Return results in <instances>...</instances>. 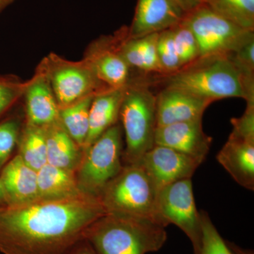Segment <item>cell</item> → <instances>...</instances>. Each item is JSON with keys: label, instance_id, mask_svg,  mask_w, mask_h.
Masks as SVG:
<instances>
[{"label": "cell", "instance_id": "6da1fadb", "mask_svg": "<svg viewBox=\"0 0 254 254\" xmlns=\"http://www.w3.org/2000/svg\"><path fill=\"white\" fill-rule=\"evenodd\" d=\"M106 213L99 198L86 194L0 205V252L68 254Z\"/></svg>", "mask_w": 254, "mask_h": 254}, {"label": "cell", "instance_id": "7a4b0ae2", "mask_svg": "<svg viewBox=\"0 0 254 254\" xmlns=\"http://www.w3.org/2000/svg\"><path fill=\"white\" fill-rule=\"evenodd\" d=\"M168 239L165 227L145 217L106 213L87 229L84 240L96 254L156 252Z\"/></svg>", "mask_w": 254, "mask_h": 254}, {"label": "cell", "instance_id": "3957f363", "mask_svg": "<svg viewBox=\"0 0 254 254\" xmlns=\"http://www.w3.org/2000/svg\"><path fill=\"white\" fill-rule=\"evenodd\" d=\"M166 87L213 102L228 98L246 99L240 75L227 56L200 58L168 75Z\"/></svg>", "mask_w": 254, "mask_h": 254}, {"label": "cell", "instance_id": "277c9868", "mask_svg": "<svg viewBox=\"0 0 254 254\" xmlns=\"http://www.w3.org/2000/svg\"><path fill=\"white\" fill-rule=\"evenodd\" d=\"M125 131V165L138 163L155 145L157 128L156 97L142 83H128L120 111Z\"/></svg>", "mask_w": 254, "mask_h": 254}, {"label": "cell", "instance_id": "5b68a950", "mask_svg": "<svg viewBox=\"0 0 254 254\" xmlns=\"http://www.w3.org/2000/svg\"><path fill=\"white\" fill-rule=\"evenodd\" d=\"M158 190L138 163L124 165L101 192L107 213L145 217L153 220Z\"/></svg>", "mask_w": 254, "mask_h": 254}, {"label": "cell", "instance_id": "8992f818", "mask_svg": "<svg viewBox=\"0 0 254 254\" xmlns=\"http://www.w3.org/2000/svg\"><path fill=\"white\" fill-rule=\"evenodd\" d=\"M123 128L118 123L83 151L75 173L82 193L99 198L105 186L123 169Z\"/></svg>", "mask_w": 254, "mask_h": 254}, {"label": "cell", "instance_id": "52a82bcc", "mask_svg": "<svg viewBox=\"0 0 254 254\" xmlns=\"http://www.w3.org/2000/svg\"><path fill=\"white\" fill-rule=\"evenodd\" d=\"M182 22L195 36L199 59L227 56L254 39V31L240 27L222 17L206 4L187 13Z\"/></svg>", "mask_w": 254, "mask_h": 254}, {"label": "cell", "instance_id": "ba28073f", "mask_svg": "<svg viewBox=\"0 0 254 254\" xmlns=\"http://www.w3.org/2000/svg\"><path fill=\"white\" fill-rule=\"evenodd\" d=\"M42 63L60 110L110 89L98 79L84 58L81 61L71 62L51 53Z\"/></svg>", "mask_w": 254, "mask_h": 254}, {"label": "cell", "instance_id": "9c48e42d", "mask_svg": "<svg viewBox=\"0 0 254 254\" xmlns=\"http://www.w3.org/2000/svg\"><path fill=\"white\" fill-rule=\"evenodd\" d=\"M153 220L166 228L176 225L186 234L194 254H198L201 242V218L195 206L190 179L179 180L158 190Z\"/></svg>", "mask_w": 254, "mask_h": 254}, {"label": "cell", "instance_id": "30bf717a", "mask_svg": "<svg viewBox=\"0 0 254 254\" xmlns=\"http://www.w3.org/2000/svg\"><path fill=\"white\" fill-rule=\"evenodd\" d=\"M138 163L148 174L158 190L173 182L191 178L201 164L189 155L156 145Z\"/></svg>", "mask_w": 254, "mask_h": 254}, {"label": "cell", "instance_id": "8fae6325", "mask_svg": "<svg viewBox=\"0 0 254 254\" xmlns=\"http://www.w3.org/2000/svg\"><path fill=\"white\" fill-rule=\"evenodd\" d=\"M121 30L115 36L104 37L91 45L84 59L91 65L97 77L109 88H119L130 82V66L119 50Z\"/></svg>", "mask_w": 254, "mask_h": 254}, {"label": "cell", "instance_id": "7c38bea8", "mask_svg": "<svg viewBox=\"0 0 254 254\" xmlns=\"http://www.w3.org/2000/svg\"><path fill=\"white\" fill-rule=\"evenodd\" d=\"M185 14L175 0H137L127 37L141 38L170 29L181 23Z\"/></svg>", "mask_w": 254, "mask_h": 254}, {"label": "cell", "instance_id": "4fadbf2b", "mask_svg": "<svg viewBox=\"0 0 254 254\" xmlns=\"http://www.w3.org/2000/svg\"><path fill=\"white\" fill-rule=\"evenodd\" d=\"M212 138L204 133L202 119L157 127L155 145L168 147L200 163L208 155Z\"/></svg>", "mask_w": 254, "mask_h": 254}, {"label": "cell", "instance_id": "5bb4252c", "mask_svg": "<svg viewBox=\"0 0 254 254\" xmlns=\"http://www.w3.org/2000/svg\"><path fill=\"white\" fill-rule=\"evenodd\" d=\"M156 97L157 127L202 119L211 102L166 87Z\"/></svg>", "mask_w": 254, "mask_h": 254}, {"label": "cell", "instance_id": "9a60e30c", "mask_svg": "<svg viewBox=\"0 0 254 254\" xmlns=\"http://www.w3.org/2000/svg\"><path fill=\"white\" fill-rule=\"evenodd\" d=\"M26 123L44 127L60 120V108L43 63L25 92Z\"/></svg>", "mask_w": 254, "mask_h": 254}, {"label": "cell", "instance_id": "2e32d148", "mask_svg": "<svg viewBox=\"0 0 254 254\" xmlns=\"http://www.w3.org/2000/svg\"><path fill=\"white\" fill-rule=\"evenodd\" d=\"M6 205H21L39 199L38 173L18 154L0 171Z\"/></svg>", "mask_w": 254, "mask_h": 254}, {"label": "cell", "instance_id": "e0dca14e", "mask_svg": "<svg viewBox=\"0 0 254 254\" xmlns=\"http://www.w3.org/2000/svg\"><path fill=\"white\" fill-rule=\"evenodd\" d=\"M217 160L239 185L254 190V138L232 131Z\"/></svg>", "mask_w": 254, "mask_h": 254}, {"label": "cell", "instance_id": "ac0fdd59", "mask_svg": "<svg viewBox=\"0 0 254 254\" xmlns=\"http://www.w3.org/2000/svg\"><path fill=\"white\" fill-rule=\"evenodd\" d=\"M126 86L110 88L93 97L89 110V129L83 151L108 128L118 123Z\"/></svg>", "mask_w": 254, "mask_h": 254}, {"label": "cell", "instance_id": "d6986e66", "mask_svg": "<svg viewBox=\"0 0 254 254\" xmlns=\"http://www.w3.org/2000/svg\"><path fill=\"white\" fill-rule=\"evenodd\" d=\"M47 163L76 173L83 158V150L68 135L60 120L44 127Z\"/></svg>", "mask_w": 254, "mask_h": 254}, {"label": "cell", "instance_id": "ffe728a7", "mask_svg": "<svg viewBox=\"0 0 254 254\" xmlns=\"http://www.w3.org/2000/svg\"><path fill=\"white\" fill-rule=\"evenodd\" d=\"M158 33L128 38L127 28H122L119 50L130 68H138L145 72L165 74L157 50Z\"/></svg>", "mask_w": 254, "mask_h": 254}, {"label": "cell", "instance_id": "44dd1931", "mask_svg": "<svg viewBox=\"0 0 254 254\" xmlns=\"http://www.w3.org/2000/svg\"><path fill=\"white\" fill-rule=\"evenodd\" d=\"M37 173L39 199L63 200L84 194L73 172L47 163Z\"/></svg>", "mask_w": 254, "mask_h": 254}, {"label": "cell", "instance_id": "7402d4cb", "mask_svg": "<svg viewBox=\"0 0 254 254\" xmlns=\"http://www.w3.org/2000/svg\"><path fill=\"white\" fill-rule=\"evenodd\" d=\"M17 154L28 166L38 171L47 164V145L44 127L26 123L18 142Z\"/></svg>", "mask_w": 254, "mask_h": 254}, {"label": "cell", "instance_id": "603a6c76", "mask_svg": "<svg viewBox=\"0 0 254 254\" xmlns=\"http://www.w3.org/2000/svg\"><path fill=\"white\" fill-rule=\"evenodd\" d=\"M88 96L60 110V120L73 141L83 149L89 129V110L93 97Z\"/></svg>", "mask_w": 254, "mask_h": 254}, {"label": "cell", "instance_id": "cb8c5ba5", "mask_svg": "<svg viewBox=\"0 0 254 254\" xmlns=\"http://www.w3.org/2000/svg\"><path fill=\"white\" fill-rule=\"evenodd\" d=\"M206 4L237 26L254 31V0H207Z\"/></svg>", "mask_w": 254, "mask_h": 254}, {"label": "cell", "instance_id": "d4e9b609", "mask_svg": "<svg viewBox=\"0 0 254 254\" xmlns=\"http://www.w3.org/2000/svg\"><path fill=\"white\" fill-rule=\"evenodd\" d=\"M227 56L240 73L247 103H254V39Z\"/></svg>", "mask_w": 254, "mask_h": 254}, {"label": "cell", "instance_id": "484cf974", "mask_svg": "<svg viewBox=\"0 0 254 254\" xmlns=\"http://www.w3.org/2000/svg\"><path fill=\"white\" fill-rule=\"evenodd\" d=\"M171 31L182 68L199 59L198 43L190 28L182 21L171 28Z\"/></svg>", "mask_w": 254, "mask_h": 254}, {"label": "cell", "instance_id": "4316f807", "mask_svg": "<svg viewBox=\"0 0 254 254\" xmlns=\"http://www.w3.org/2000/svg\"><path fill=\"white\" fill-rule=\"evenodd\" d=\"M31 78L23 82L12 74H0V118L24 95Z\"/></svg>", "mask_w": 254, "mask_h": 254}, {"label": "cell", "instance_id": "83f0119b", "mask_svg": "<svg viewBox=\"0 0 254 254\" xmlns=\"http://www.w3.org/2000/svg\"><path fill=\"white\" fill-rule=\"evenodd\" d=\"M21 131V124L17 118L8 117L0 120V171L11 158Z\"/></svg>", "mask_w": 254, "mask_h": 254}, {"label": "cell", "instance_id": "f1b7e54d", "mask_svg": "<svg viewBox=\"0 0 254 254\" xmlns=\"http://www.w3.org/2000/svg\"><path fill=\"white\" fill-rule=\"evenodd\" d=\"M201 242L198 254H234L209 218L208 213L200 212Z\"/></svg>", "mask_w": 254, "mask_h": 254}, {"label": "cell", "instance_id": "f546056e", "mask_svg": "<svg viewBox=\"0 0 254 254\" xmlns=\"http://www.w3.org/2000/svg\"><path fill=\"white\" fill-rule=\"evenodd\" d=\"M157 50L159 60L165 74H173L182 69L171 28L158 33Z\"/></svg>", "mask_w": 254, "mask_h": 254}, {"label": "cell", "instance_id": "4dcf8cb0", "mask_svg": "<svg viewBox=\"0 0 254 254\" xmlns=\"http://www.w3.org/2000/svg\"><path fill=\"white\" fill-rule=\"evenodd\" d=\"M232 132L246 138H254V103H247L245 113L240 118H232Z\"/></svg>", "mask_w": 254, "mask_h": 254}, {"label": "cell", "instance_id": "1f68e13d", "mask_svg": "<svg viewBox=\"0 0 254 254\" xmlns=\"http://www.w3.org/2000/svg\"><path fill=\"white\" fill-rule=\"evenodd\" d=\"M175 1L187 14L198 6L206 4L207 0H175Z\"/></svg>", "mask_w": 254, "mask_h": 254}, {"label": "cell", "instance_id": "d6a6232c", "mask_svg": "<svg viewBox=\"0 0 254 254\" xmlns=\"http://www.w3.org/2000/svg\"><path fill=\"white\" fill-rule=\"evenodd\" d=\"M68 254H96L91 246L86 240H83L76 245Z\"/></svg>", "mask_w": 254, "mask_h": 254}, {"label": "cell", "instance_id": "836d02e7", "mask_svg": "<svg viewBox=\"0 0 254 254\" xmlns=\"http://www.w3.org/2000/svg\"><path fill=\"white\" fill-rule=\"evenodd\" d=\"M227 244L234 254H254L253 251L244 250L230 242H227Z\"/></svg>", "mask_w": 254, "mask_h": 254}, {"label": "cell", "instance_id": "e575fe53", "mask_svg": "<svg viewBox=\"0 0 254 254\" xmlns=\"http://www.w3.org/2000/svg\"><path fill=\"white\" fill-rule=\"evenodd\" d=\"M16 0H0V14Z\"/></svg>", "mask_w": 254, "mask_h": 254}, {"label": "cell", "instance_id": "d590c367", "mask_svg": "<svg viewBox=\"0 0 254 254\" xmlns=\"http://www.w3.org/2000/svg\"><path fill=\"white\" fill-rule=\"evenodd\" d=\"M6 205V202H5L4 192H3L1 183H0V205Z\"/></svg>", "mask_w": 254, "mask_h": 254}]
</instances>
